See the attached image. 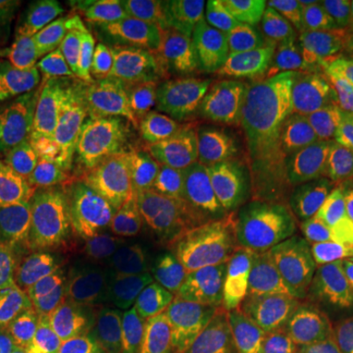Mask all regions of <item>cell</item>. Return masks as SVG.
Instances as JSON below:
<instances>
[{
    "mask_svg": "<svg viewBox=\"0 0 353 353\" xmlns=\"http://www.w3.org/2000/svg\"><path fill=\"white\" fill-rule=\"evenodd\" d=\"M152 14L189 50L222 48L257 34L238 0L153 2Z\"/></svg>",
    "mask_w": 353,
    "mask_h": 353,
    "instance_id": "30bf717a",
    "label": "cell"
},
{
    "mask_svg": "<svg viewBox=\"0 0 353 353\" xmlns=\"http://www.w3.org/2000/svg\"><path fill=\"white\" fill-rule=\"evenodd\" d=\"M243 10L257 34L316 50L334 59L326 2L314 0H243Z\"/></svg>",
    "mask_w": 353,
    "mask_h": 353,
    "instance_id": "4fadbf2b",
    "label": "cell"
},
{
    "mask_svg": "<svg viewBox=\"0 0 353 353\" xmlns=\"http://www.w3.org/2000/svg\"><path fill=\"white\" fill-rule=\"evenodd\" d=\"M314 353H353V338L330 330H320V340Z\"/></svg>",
    "mask_w": 353,
    "mask_h": 353,
    "instance_id": "f546056e",
    "label": "cell"
},
{
    "mask_svg": "<svg viewBox=\"0 0 353 353\" xmlns=\"http://www.w3.org/2000/svg\"><path fill=\"white\" fill-rule=\"evenodd\" d=\"M226 126V106L222 94L199 85L190 92L181 136V150L187 161L218 155L224 145Z\"/></svg>",
    "mask_w": 353,
    "mask_h": 353,
    "instance_id": "44dd1931",
    "label": "cell"
},
{
    "mask_svg": "<svg viewBox=\"0 0 353 353\" xmlns=\"http://www.w3.org/2000/svg\"><path fill=\"white\" fill-rule=\"evenodd\" d=\"M59 353H139L134 341L120 336L101 320L79 316L75 328Z\"/></svg>",
    "mask_w": 353,
    "mask_h": 353,
    "instance_id": "484cf974",
    "label": "cell"
},
{
    "mask_svg": "<svg viewBox=\"0 0 353 353\" xmlns=\"http://www.w3.org/2000/svg\"><path fill=\"white\" fill-rule=\"evenodd\" d=\"M277 259L294 289H308L352 267L353 241L330 228L301 222L281 240Z\"/></svg>",
    "mask_w": 353,
    "mask_h": 353,
    "instance_id": "8fae6325",
    "label": "cell"
},
{
    "mask_svg": "<svg viewBox=\"0 0 353 353\" xmlns=\"http://www.w3.org/2000/svg\"><path fill=\"white\" fill-rule=\"evenodd\" d=\"M4 114H10V101L8 102H0V118L4 116ZM4 122L0 120V126H2Z\"/></svg>",
    "mask_w": 353,
    "mask_h": 353,
    "instance_id": "4dcf8cb0",
    "label": "cell"
},
{
    "mask_svg": "<svg viewBox=\"0 0 353 353\" xmlns=\"http://www.w3.org/2000/svg\"><path fill=\"white\" fill-rule=\"evenodd\" d=\"M138 34L130 32L116 36L65 73L79 116H85L92 108L120 94L138 59Z\"/></svg>",
    "mask_w": 353,
    "mask_h": 353,
    "instance_id": "5bb4252c",
    "label": "cell"
},
{
    "mask_svg": "<svg viewBox=\"0 0 353 353\" xmlns=\"http://www.w3.org/2000/svg\"><path fill=\"white\" fill-rule=\"evenodd\" d=\"M0 353H43L14 332L6 322H0Z\"/></svg>",
    "mask_w": 353,
    "mask_h": 353,
    "instance_id": "f1b7e54d",
    "label": "cell"
},
{
    "mask_svg": "<svg viewBox=\"0 0 353 353\" xmlns=\"http://www.w3.org/2000/svg\"><path fill=\"white\" fill-rule=\"evenodd\" d=\"M312 216L353 241V155L316 169Z\"/></svg>",
    "mask_w": 353,
    "mask_h": 353,
    "instance_id": "7402d4cb",
    "label": "cell"
},
{
    "mask_svg": "<svg viewBox=\"0 0 353 353\" xmlns=\"http://www.w3.org/2000/svg\"><path fill=\"white\" fill-rule=\"evenodd\" d=\"M167 196L179 236L238 234L277 257L279 245L257 208L252 169L228 155L169 169Z\"/></svg>",
    "mask_w": 353,
    "mask_h": 353,
    "instance_id": "3957f363",
    "label": "cell"
},
{
    "mask_svg": "<svg viewBox=\"0 0 353 353\" xmlns=\"http://www.w3.org/2000/svg\"><path fill=\"white\" fill-rule=\"evenodd\" d=\"M126 16L112 0H77L51 20L30 73H59L81 63L126 26Z\"/></svg>",
    "mask_w": 353,
    "mask_h": 353,
    "instance_id": "9c48e42d",
    "label": "cell"
},
{
    "mask_svg": "<svg viewBox=\"0 0 353 353\" xmlns=\"http://www.w3.org/2000/svg\"><path fill=\"white\" fill-rule=\"evenodd\" d=\"M169 169L153 155L141 159L104 277L59 283L77 314L101 320L134 343L143 338L155 281L176 232L167 196Z\"/></svg>",
    "mask_w": 353,
    "mask_h": 353,
    "instance_id": "6da1fadb",
    "label": "cell"
},
{
    "mask_svg": "<svg viewBox=\"0 0 353 353\" xmlns=\"http://www.w3.org/2000/svg\"><path fill=\"white\" fill-rule=\"evenodd\" d=\"M294 303L320 330L353 338V265L326 283L294 290Z\"/></svg>",
    "mask_w": 353,
    "mask_h": 353,
    "instance_id": "d4e9b609",
    "label": "cell"
},
{
    "mask_svg": "<svg viewBox=\"0 0 353 353\" xmlns=\"http://www.w3.org/2000/svg\"><path fill=\"white\" fill-rule=\"evenodd\" d=\"M71 134L75 136L79 145H83L87 152L85 165L92 163L101 157H122V155L152 157L153 155L138 134L120 94L81 116Z\"/></svg>",
    "mask_w": 353,
    "mask_h": 353,
    "instance_id": "ac0fdd59",
    "label": "cell"
},
{
    "mask_svg": "<svg viewBox=\"0 0 353 353\" xmlns=\"http://www.w3.org/2000/svg\"><path fill=\"white\" fill-rule=\"evenodd\" d=\"M39 10L38 0H0V48L20 43Z\"/></svg>",
    "mask_w": 353,
    "mask_h": 353,
    "instance_id": "4316f807",
    "label": "cell"
},
{
    "mask_svg": "<svg viewBox=\"0 0 353 353\" xmlns=\"http://www.w3.org/2000/svg\"><path fill=\"white\" fill-rule=\"evenodd\" d=\"M201 71L228 90L263 92L314 104L326 61L316 50L255 34L222 48L190 50Z\"/></svg>",
    "mask_w": 353,
    "mask_h": 353,
    "instance_id": "52a82bcc",
    "label": "cell"
},
{
    "mask_svg": "<svg viewBox=\"0 0 353 353\" xmlns=\"http://www.w3.org/2000/svg\"><path fill=\"white\" fill-rule=\"evenodd\" d=\"M143 157H101L83 167L59 283L101 281L112 257L134 176Z\"/></svg>",
    "mask_w": 353,
    "mask_h": 353,
    "instance_id": "8992f818",
    "label": "cell"
},
{
    "mask_svg": "<svg viewBox=\"0 0 353 353\" xmlns=\"http://www.w3.org/2000/svg\"><path fill=\"white\" fill-rule=\"evenodd\" d=\"M326 10L334 57L353 61V0L326 2Z\"/></svg>",
    "mask_w": 353,
    "mask_h": 353,
    "instance_id": "83f0119b",
    "label": "cell"
},
{
    "mask_svg": "<svg viewBox=\"0 0 353 353\" xmlns=\"http://www.w3.org/2000/svg\"><path fill=\"white\" fill-rule=\"evenodd\" d=\"M18 126L38 139L71 136L79 118L75 99L59 73H30L26 88L10 101Z\"/></svg>",
    "mask_w": 353,
    "mask_h": 353,
    "instance_id": "9a60e30c",
    "label": "cell"
},
{
    "mask_svg": "<svg viewBox=\"0 0 353 353\" xmlns=\"http://www.w3.org/2000/svg\"><path fill=\"white\" fill-rule=\"evenodd\" d=\"M8 308V326L43 353L61 352L79 320L59 279L32 290Z\"/></svg>",
    "mask_w": 353,
    "mask_h": 353,
    "instance_id": "2e32d148",
    "label": "cell"
},
{
    "mask_svg": "<svg viewBox=\"0 0 353 353\" xmlns=\"http://www.w3.org/2000/svg\"><path fill=\"white\" fill-rule=\"evenodd\" d=\"M167 353H259L250 303L216 316L187 338L173 341Z\"/></svg>",
    "mask_w": 353,
    "mask_h": 353,
    "instance_id": "603a6c76",
    "label": "cell"
},
{
    "mask_svg": "<svg viewBox=\"0 0 353 353\" xmlns=\"http://www.w3.org/2000/svg\"><path fill=\"white\" fill-rule=\"evenodd\" d=\"M310 106L334 148H353V61L343 57L326 61L320 97Z\"/></svg>",
    "mask_w": 353,
    "mask_h": 353,
    "instance_id": "cb8c5ba5",
    "label": "cell"
},
{
    "mask_svg": "<svg viewBox=\"0 0 353 353\" xmlns=\"http://www.w3.org/2000/svg\"><path fill=\"white\" fill-rule=\"evenodd\" d=\"M316 169L314 163H289L252 171L259 216L277 245L312 212Z\"/></svg>",
    "mask_w": 353,
    "mask_h": 353,
    "instance_id": "7c38bea8",
    "label": "cell"
},
{
    "mask_svg": "<svg viewBox=\"0 0 353 353\" xmlns=\"http://www.w3.org/2000/svg\"><path fill=\"white\" fill-rule=\"evenodd\" d=\"M81 175L0 208V306L59 277Z\"/></svg>",
    "mask_w": 353,
    "mask_h": 353,
    "instance_id": "277c9868",
    "label": "cell"
},
{
    "mask_svg": "<svg viewBox=\"0 0 353 353\" xmlns=\"http://www.w3.org/2000/svg\"><path fill=\"white\" fill-rule=\"evenodd\" d=\"M171 51L157 30L139 32L136 39V65L120 90L122 102L138 130L141 139L152 152L153 132L161 101V63Z\"/></svg>",
    "mask_w": 353,
    "mask_h": 353,
    "instance_id": "e0dca14e",
    "label": "cell"
},
{
    "mask_svg": "<svg viewBox=\"0 0 353 353\" xmlns=\"http://www.w3.org/2000/svg\"><path fill=\"white\" fill-rule=\"evenodd\" d=\"M250 312L259 353H314L320 328L294 301L261 299Z\"/></svg>",
    "mask_w": 353,
    "mask_h": 353,
    "instance_id": "d6986e66",
    "label": "cell"
},
{
    "mask_svg": "<svg viewBox=\"0 0 353 353\" xmlns=\"http://www.w3.org/2000/svg\"><path fill=\"white\" fill-rule=\"evenodd\" d=\"M81 145L75 136L38 139L18 122L0 126V208L75 176Z\"/></svg>",
    "mask_w": 353,
    "mask_h": 353,
    "instance_id": "ba28073f",
    "label": "cell"
},
{
    "mask_svg": "<svg viewBox=\"0 0 353 353\" xmlns=\"http://www.w3.org/2000/svg\"><path fill=\"white\" fill-rule=\"evenodd\" d=\"M257 253L238 234L171 240L155 281L150 314L165 336L183 340L216 316L250 303Z\"/></svg>",
    "mask_w": 353,
    "mask_h": 353,
    "instance_id": "7a4b0ae2",
    "label": "cell"
},
{
    "mask_svg": "<svg viewBox=\"0 0 353 353\" xmlns=\"http://www.w3.org/2000/svg\"><path fill=\"white\" fill-rule=\"evenodd\" d=\"M226 138L220 153L252 171L289 163H314L334 143L310 104L245 90L222 94Z\"/></svg>",
    "mask_w": 353,
    "mask_h": 353,
    "instance_id": "5b68a950",
    "label": "cell"
},
{
    "mask_svg": "<svg viewBox=\"0 0 353 353\" xmlns=\"http://www.w3.org/2000/svg\"><path fill=\"white\" fill-rule=\"evenodd\" d=\"M190 99V83L185 67L175 55H167L161 63V101L153 132L152 153L155 159L173 167H183L187 157L181 150L185 114Z\"/></svg>",
    "mask_w": 353,
    "mask_h": 353,
    "instance_id": "ffe728a7",
    "label": "cell"
}]
</instances>
